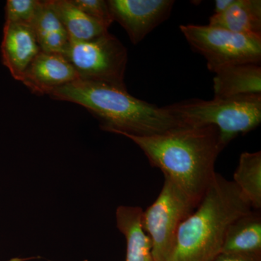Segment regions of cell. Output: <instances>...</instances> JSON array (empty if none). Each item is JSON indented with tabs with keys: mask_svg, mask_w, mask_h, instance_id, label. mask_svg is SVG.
<instances>
[{
	"mask_svg": "<svg viewBox=\"0 0 261 261\" xmlns=\"http://www.w3.org/2000/svg\"><path fill=\"white\" fill-rule=\"evenodd\" d=\"M138 146L153 167L162 171L197 207L215 174L224 149L215 126H179L159 135H122Z\"/></svg>",
	"mask_w": 261,
	"mask_h": 261,
	"instance_id": "obj_1",
	"label": "cell"
},
{
	"mask_svg": "<svg viewBox=\"0 0 261 261\" xmlns=\"http://www.w3.org/2000/svg\"><path fill=\"white\" fill-rule=\"evenodd\" d=\"M47 95L80 105L100 121L103 130L117 135L149 137L181 126L167 108L158 107L133 97L126 89L102 82L78 80Z\"/></svg>",
	"mask_w": 261,
	"mask_h": 261,
	"instance_id": "obj_2",
	"label": "cell"
},
{
	"mask_svg": "<svg viewBox=\"0 0 261 261\" xmlns=\"http://www.w3.org/2000/svg\"><path fill=\"white\" fill-rule=\"evenodd\" d=\"M252 209L232 181L216 173L199 205L180 225L169 261H212L230 225Z\"/></svg>",
	"mask_w": 261,
	"mask_h": 261,
	"instance_id": "obj_3",
	"label": "cell"
},
{
	"mask_svg": "<svg viewBox=\"0 0 261 261\" xmlns=\"http://www.w3.org/2000/svg\"><path fill=\"white\" fill-rule=\"evenodd\" d=\"M181 126L217 128L224 148L238 135L255 129L261 122V94L190 99L166 106Z\"/></svg>",
	"mask_w": 261,
	"mask_h": 261,
	"instance_id": "obj_4",
	"label": "cell"
},
{
	"mask_svg": "<svg viewBox=\"0 0 261 261\" xmlns=\"http://www.w3.org/2000/svg\"><path fill=\"white\" fill-rule=\"evenodd\" d=\"M187 42L205 58L207 68L218 70L241 64H259L261 37L239 34L212 25H180Z\"/></svg>",
	"mask_w": 261,
	"mask_h": 261,
	"instance_id": "obj_5",
	"label": "cell"
},
{
	"mask_svg": "<svg viewBox=\"0 0 261 261\" xmlns=\"http://www.w3.org/2000/svg\"><path fill=\"white\" fill-rule=\"evenodd\" d=\"M63 55L80 80L126 89L124 80L128 53L119 39L109 32L92 40L70 39Z\"/></svg>",
	"mask_w": 261,
	"mask_h": 261,
	"instance_id": "obj_6",
	"label": "cell"
},
{
	"mask_svg": "<svg viewBox=\"0 0 261 261\" xmlns=\"http://www.w3.org/2000/svg\"><path fill=\"white\" fill-rule=\"evenodd\" d=\"M195 208L173 181L164 178L157 199L142 214V226L150 238L154 261H169L178 228Z\"/></svg>",
	"mask_w": 261,
	"mask_h": 261,
	"instance_id": "obj_7",
	"label": "cell"
},
{
	"mask_svg": "<svg viewBox=\"0 0 261 261\" xmlns=\"http://www.w3.org/2000/svg\"><path fill=\"white\" fill-rule=\"evenodd\" d=\"M113 21L121 24L137 44L171 15L172 0H108Z\"/></svg>",
	"mask_w": 261,
	"mask_h": 261,
	"instance_id": "obj_8",
	"label": "cell"
},
{
	"mask_svg": "<svg viewBox=\"0 0 261 261\" xmlns=\"http://www.w3.org/2000/svg\"><path fill=\"white\" fill-rule=\"evenodd\" d=\"M80 80L76 71L61 53L41 51L24 73L21 82L38 95Z\"/></svg>",
	"mask_w": 261,
	"mask_h": 261,
	"instance_id": "obj_9",
	"label": "cell"
},
{
	"mask_svg": "<svg viewBox=\"0 0 261 261\" xmlns=\"http://www.w3.org/2000/svg\"><path fill=\"white\" fill-rule=\"evenodd\" d=\"M41 51L32 25L5 22L2 60L14 80L21 82L25 70Z\"/></svg>",
	"mask_w": 261,
	"mask_h": 261,
	"instance_id": "obj_10",
	"label": "cell"
},
{
	"mask_svg": "<svg viewBox=\"0 0 261 261\" xmlns=\"http://www.w3.org/2000/svg\"><path fill=\"white\" fill-rule=\"evenodd\" d=\"M142 214L139 206L117 208V227L126 240V261H154L150 238L142 226Z\"/></svg>",
	"mask_w": 261,
	"mask_h": 261,
	"instance_id": "obj_11",
	"label": "cell"
},
{
	"mask_svg": "<svg viewBox=\"0 0 261 261\" xmlns=\"http://www.w3.org/2000/svg\"><path fill=\"white\" fill-rule=\"evenodd\" d=\"M215 73L214 97L261 94V68L259 64L231 65Z\"/></svg>",
	"mask_w": 261,
	"mask_h": 261,
	"instance_id": "obj_12",
	"label": "cell"
},
{
	"mask_svg": "<svg viewBox=\"0 0 261 261\" xmlns=\"http://www.w3.org/2000/svg\"><path fill=\"white\" fill-rule=\"evenodd\" d=\"M221 253L261 255V216L252 210L230 225Z\"/></svg>",
	"mask_w": 261,
	"mask_h": 261,
	"instance_id": "obj_13",
	"label": "cell"
},
{
	"mask_svg": "<svg viewBox=\"0 0 261 261\" xmlns=\"http://www.w3.org/2000/svg\"><path fill=\"white\" fill-rule=\"evenodd\" d=\"M208 25L239 34L261 37V1L234 0L227 10L213 15Z\"/></svg>",
	"mask_w": 261,
	"mask_h": 261,
	"instance_id": "obj_14",
	"label": "cell"
},
{
	"mask_svg": "<svg viewBox=\"0 0 261 261\" xmlns=\"http://www.w3.org/2000/svg\"><path fill=\"white\" fill-rule=\"evenodd\" d=\"M48 3L64 25L70 39L92 40L108 33L107 27L84 13L71 0H48Z\"/></svg>",
	"mask_w": 261,
	"mask_h": 261,
	"instance_id": "obj_15",
	"label": "cell"
},
{
	"mask_svg": "<svg viewBox=\"0 0 261 261\" xmlns=\"http://www.w3.org/2000/svg\"><path fill=\"white\" fill-rule=\"evenodd\" d=\"M32 25L41 50L63 54L70 37L48 1L42 2Z\"/></svg>",
	"mask_w": 261,
	"mask_h": 261,
	"instance_id": "obj_16",
	"label": "cell"
},
{
	"mask_svg": "<svg viewBox=\"0 0 261 261\" xmlns=\"http://www.w3.org/2000/svg\"><path fill=\"white\" fill-rule=\"evenodd\" d=\"M232 181L250 204L252 210L261 208V152L240 154Z\"/></svg>",
	"mask_w": 261,
	"mask_h": 261,
	"instance_id": "obj_17",
	"label": "cell"
},
{
	"mask_svg": "<svg viewBox=\"0 0 261 261\" xmlns=\"http://www.w3.org/2000/svg\"><path fill=\"white\" fill-rule=\"evenodd\" d=\"M42 2L39 0H8L5 5V22L32 25Z\"/></svg>",
	"mask_w": 261,
	"mask_h": 261,
	"instance_id": "obj_18",
	"label": "cell"
},
{
	"mask_svg": "<svg viewBox=\"0 0 261 261\" xmlns=\"http://www.w3.org/2000/svg\"><path fill=\"white\" fill-rule=\"evenodd\" d=\"M81 10L109 29L113 20L108 2L104 0H71Z\"/></svg>",
	"mask_w": 261,
	"mask_h": 261,
	"instance_id": "obj_19",
	"label": "cell"
},
{
	"mask_svg": "<svg viewBox=\"0 0 261 261\" xmlns=\"http://www.w3.org/2000/svg\"><path fill=\"white\" fill-rule=\"evenodd\" d=\"M212 261H261V255L220 253Z\"/></svg>",
	"mask_w": 261,
	"mask_h": 261,
	"instance_id": "obj_20",
	"label": "cell"
},
{
	"mask_svg": "<svg viewBox=\"0 0 261 261\" xmlns=\"http://www.w3.org/2000/svg\"><path fill=\"white\" fill-rule=\"evenodd\" d=\"M234 0H216L215 2L214 14H219L228 9Z\"/></svg>",
	"mask_w": 261,
	"mask_h": 261,
	"instance_id": "obj_21",
	"label": "cell"
},
{
	"mask_svg": "<svg viewBox=\"0 0 261 261\" xmlns=\"http://www.w3.org/2000/svg\"><path fill=\"white\" fill-rule=\"evenodd\" d=\"M30 257H28V258H23V257H13V258H10L9 260L6 261H27L30 260Z\"/></svg>",
	"mask_w": 261,
	"mask_h": 261,
	"instance_id": "obj_22",
	"label": "cell"
}]
</instances>
